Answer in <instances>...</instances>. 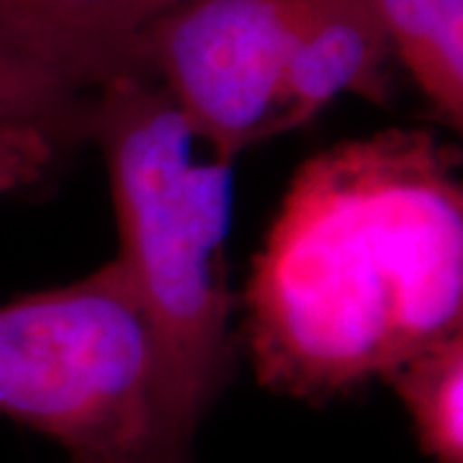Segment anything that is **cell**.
<instances>
[{"label": "cell", "instance_id": "52a82bcc", "mask_svg": "<svg viewBox=\"0 0 463 463\" xmlns=\"http://www.w3.org/2000/svg\"><path fill=\"white\" fill-rule=\"evenodd\" d=\"M392 50L450 129H463V0H373Z\"/></svg>", "mask_w": 463, "mask_h": 463}, {"label": "cell", "instance_id": "9c48e42d", "mask_svg": "<svg viewBox=\"0 0 463 463\" xmlns=\"http://www.w3.org/2000/svg\"><path fill=\"white\" fill-rule=\"evenodd\" d=\"M381 381L404 404L420 450L435 463H463V330L417 350Z\"/></svg>", "mask_w": 463, "mask_h": 463}, {"label": "cell", "instance_id": "5b68a950", "mask_svg": "<svg viewBox=\"0 0 463 463\" xmlns=\"http://www.w3.org/2000/svg\"><path fill=\"white\" fill-rule=\"evenodd\" d=\"M389 54L373 0H294L270 139L309 124L340 93L383 103Z\"/></svg>", "mask_w": 463, "mask_h": 463}, {"label": "cell", "instance_id": "6da1fadb", "mask_svg": "<svg viewBox=\"0 0 463 463\" xmlns=\"http://www.w3.org/2000/svg\"><path fill=\"white\" fill-rule=\"evenodd\" d=\"M458 152L383 129L304 160L265 232L242 335L268 392L345 397L463 330Z\"/></svg>", "mask_w": 463, "mask_h": 463}, {"label": "cell", "instance_id": "3957f363", "mask_svg": "<svg viewBox=\"0 0 463 463\" xmlns=\"http://www.w3.org/2000/svg\"><path fill=\"white\" fill-rule=\"evenodd\" d=\"M0 414L70 463H196L201 420L116 258L0 304Z\"/></svg>", "mask_w": 463, "mask_h": 463}, {"label": "cell", "instance_id": "277c9868", "mask_svg": "<svg viewBox=\"0 0 463 463\" xmlns=\"http://www.w3.org/2000/svg\"><path fill=\"white\" fill-rule=\"evenodd\" d=\"M294 0H175L142 36L160 80L212 157L270 139Z\"/></svg>", "mask_w": 463, "mask_h": 463}, {"label": "cell", "instance_id": "30bf717a", "mask_svg": "<svg viewBox=\"0 0 463 463\" xmlns=\"http://www.w3.org/2000/svg\"><path fill=\"white\" fill-rule=\"evenodd\" d=\"M65 145L44 127L0 121V196L39 183Z\"/></svg>", "mask_w": 463, "mask_h": 463}, {"label": "cell", "instance_id": "8992f818", "mask_svg": "<svg viewBox=\"0 0 463 463\" xmlns=\"http://www.w3.org/2000/svg\"><path fill=\"white\" fill-rule=\"evenodd\" d=\"M173 3L175 0H0V29L100 88L118 75H152L142 54V36Z\"/></svg>", "mask_w": 463, "mask_h": 463}, {"label": "cell", "instance_id": "ba28073f", "mask_svg": "<svg viewBox=\"0 0 463 463\" xmlns=\"http://www.w3.org/2000/svg\"><path fill=\"white\" fill-rule=\"evenodd\" d=\"M96 85L0 29V121L50 129L65 147L88 142Z\"/></svg>", "mask_w": 463, "mask_h": 463}, {"label": "cell", "instance_id": "7a4b0ae2", "mask_svg": "<svg viewBox=\"0 0 463 463\" xmlns=\"http://www.w3.org/2000/svg\"><path fill=\"white\" fill-rule=\"evenodd\" d=\"M88 142L106 163L118 255L191 412L203 422L234 373L227 279L232 163L196 157L191 124L152 75L100 85Z\"/></svg>", "mask_w": 463, "mask_h": 463}]
</instances>
